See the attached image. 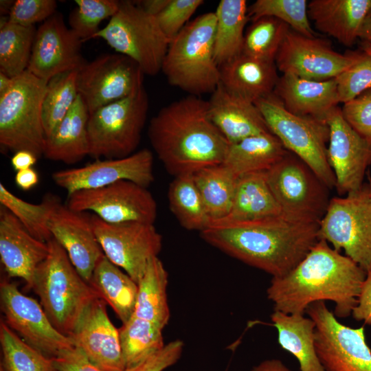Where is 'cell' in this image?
<instances>
[{"instance_id": "ffe728a7", "label": "cell", "mask_w": 371, "mask_h": 371, "mask_svg": "<svg viewBox=\"0 0 371 371\" xmlns=\"http://www.w3.org/2000/svg\"><path fill=\"white\" fill-rule=\"evenodd\" d=\"M82 41L68 28L60 13H55L36 30L27 70L49 81L53 77L79 69L85 63Z\"/></svg>"}, {"instance_id": "d6a6232c", "label": "cell", "mask_w": 371, "mask_h": 371, "mask_svg": "<svg viewBox=\"0 0 371 371\" xmlns=\"http://www.w3.org/2000/svg\"><path fill=\"white\" fill-rule=\"evenodd\" d=\"M168 273L158 256L150 260L138 283V293L132 316L163 329L168 324L170 313L168 302Z\"/></svg>"}, {"instance_id": "9c48e42d", "label": "cell", "mask_w": 371, "mask_h": 371, "mask_svg": "<svg viewBox=\"0 0 371 371\" xmlns=\"http://www.w3.org/2000/svg\"><path fill=\"white\" fill-rule=\"evenodd\" d=\"M148 97L144 86L132 95L89 115V155L95 159L122 158L134 153L145 125Z\"/></svg>"}, {"instance_id": "d6986e66", "label": "cell", "mask_w": 371, "mask_h": 371, "mask_svg": "<svg viewBox=\"0 0 371 371\" xmlns=\"http://www.w3.org/2000/svg\"><path fill=\"white\" fill-rule=\"evenodd\" d=\"M326 122L330 130L327 158L335 174V189L339 196L358 191L371 164V142L352 128L338 106L329 113Z\"/></svg>"}, {"instance_id": "5bb4252c", "label": "cell", "mask_w": 371, "mask_h": 371, "mask_svg": "<svg viewBox=\"0 0 371 371\" xmlns=\"http://www.w3.org/2000/svg\"><path fill=\"white\" fill-rule=\"evenodd\" d=\"M0 304L6 325L49 359H54L75 348L68 337L54 328L40 302L22 293L8 277L1 281Z\"/></svg>"}, {"instance_id": "681fc988", "label": "cell", "mask_w": 371, "mask_h": 371, "mask_svg": "<svg viewBox=\"0 0 371 371\" xmlns=\"http://www.w3.org/2000/svg\"><path fill=\"white\" fill-rule=\"evenodd\" d=\"M183 342L177 339L165 344L163 348L147 357L138 364L124 371H164L175 364L180 359Z\"/></svg>"}, {"instance_id": "ee69618b", "label": "cell", "mask_w": 371, "mask_h": 371, "mask_svg": "<svg viewBox=\"0 0 371 371\" xmlns=\"http://www.w3.org/2000/svg\"><path fill=\"white\" fill-rule=\"evenodd\" d=\"M76 7L69 16V24L82 41L94 38L100 23L117 12L120 1L116 0H76Z\"/></svg>"}, {"instance_id": "52a82bcc", "label": "cell", "mask_w": 371, "mask_h": 371, "mask_svg": "<svg viewBox=\"0 0 371 371\" xmlns=\"http://www.w3.org/2000/svg\"><path fill=\"white\" fill-rule=\"evenodd\" d=\"M255 104L284 148L308 165L330 190L335 188V174L327 158L330 137L327 122L290 113L273 93Z\"/></svg>"}, {"instance_id": "30bf717a", "label": "cell", "mask_w": 371, "mask_h": 371, "mask_svg": "<svg viewBox=\"0 0 371 371\" xmlns=\"http://www.w3.org/2000/svg\"><path fill=\"white\" fill-rule=\"evenodd\" d=\"M319 240L352 259L366 272L371 269V197L368 183L345 197L331 198L319 223Z\"/></svg>"}, {"instance_id": "7c38bea8", "label": "cell", "mask_w": 371, "mask_h": 371, "mask_svg": "<svg viewBox=\"0 0 371 371\" xmlns=\"http://www.w3.org/2000/svg\"><path fill=\"white\" fill-rule=\"evenodd\" d=\"M305 313L315 324V349L324 371H371L363 326L344 325L324 301L311 304Z\"/></svg>"}, {"instance_id": "60d3db41", "label": "cell", "mask_w": 371, "mask_h": 371, "mask_svg": "<svg viewBox=\"0 0 371 371\" xmlns=\"http://www.w3.org/2000/svg\"><path fill=\"white\" fill-rule=\"evenodd\" d=\"M1 361L5 371H60L41 352L23 341L5 323L0 322Z\"/></svg>"}, {"instance_id": "8fae6325", "label": "cell", "mask_w": 371, "mask_h": 371, "mask_svg": "<svg viewBox=\"0 0 371 371\" xmlns=\"http://www.w3.org/2000/svg\"><path fill=\"white\" fill-rule=\"evenodd\" d=\"M266 177L282 216L319 223L330 203V189L302 159L287 151Z\"/></svg>"}, {"instance_id": "2e32d148", "label": "cell", "mask_w": 371, "mask_h": 371, "mask_svg": "<svg viewBox=\"0 0 371 371\" xmlns=\"http://www.w3.org/2000/svg\"><path fill=\"white\" fill-rule=\"evenodd\" d=\"M144 74L131 58L120 54H102L78 69V91L89 112L137 91Z\"/></svg>"}, {"instance_id": "bcb514c9", "label": "cell", "mask_w": 371, "mask_h": 371, "mask_svg": "<svg viewBox=\"0 0 371 371\" xmlns=\"http://www.w3.org/2000/svg\"><path fill=\"white\" fill-rule=\"evenodd\" d=\"M202 0H170L155 17L164 34L171 41L203 3Z\"/></svg>"}, {"instance_id": "ab89813d", "label": "cell", "mask_w": 371, "mask_h": 371, "mask_svg": "<svg viewBox=\"0 0 371 371\" xmlns=\"http://www.w3.org/2000/svg\"><path fill=\"white\" fill-rule=\"evenodd\" d=\"M78 69L58 74L48 81L42 104L43 127L48 137L67 115L76 98Z\"/></svg>"}, {"instance_id": "f6af8a7d", "label": "cell", "mask_w": 371, "mask_h": 371, "mask_svg": "<svg viewBox=\"0 0 371 371\" xmlns=\"http://www.w3.org/2000/svg\"><path fill=\"white\" fill-rule=\"evenodd\" d=\"M335 80L339 102L344 104L371 89V55L362 50L358 60Z\"/></svg>"}, {"instance_id": "74e56055", "label": "cell", "mask_w": 371, "mask_h": 371, "mask_svg": "<svg viewBox=\"0 0 371 371\" xmlns=\"http://www.w3.org/2000/svg\"><path fill=\"white\" fill-rule=\"evenodd\" d=\"M125 369L134 366L165 346L163 329L131 316L118 328Z\"/></svg>"}, {"instance_id": "836d02e7", "label": "cell", "mask_w": 371, "mask_h": 371, "mask_svg": "<svg viewBox=\"0 0 371 371\" xmlns=\"http://www.w3.org/2000/svg\"><path fill=\"white\" fill-rule=\"evenodd\" d=\"M214 13V58L220 67L242 53L245 28L249 18L245 0H221Z\"/></svg>"}, {"instance_id": "484cf974", "label": "cell", "mask_w": 371, "mask_h": 371, "mask_svg": "<svg viewBox=\"0 0 371 371\" xmlns=\"http://www.w3.org/2000/svg\"><path fill=\"white\" fill-rule=\"evenodd\" d=\"M371 0H312L308 15L315 28L350 47L360 37Z\"/></svg>"}, {"instance_id": "83f0119b", "label": "cell", "mask_w": 371, "mask_h": 371, "mask_svg": "<svg viewBox=\"0 0 371 371\" xmlns=\"http://www.w3.org/2000/svg\"><path fill=\"white\" fill-rule=\"evenodd\" d=\"M89 117L87 106L78 94L67 115L46 138L44 156L50 160L73 164L89 155Z\"/></svg>"}, {"instance_id": "680465c9", "label": "cell", "mask_w": 371, "mask_h": 371, "mask_svg": "<svg viewBox=\"0 0 371 371\" xmlns=\"http://www.w3.org/2000/svg\"><path fill=\"white\" fill-rule=\"evenodd\" d=\"M13 78L0 72V95L5 93L12 86Z\"/></svg>"}, {"instance_id": "6125c7cd", "label": "cell", "mask_w": 371, "mask_h": 371, "mask_svg": "<svg viewBox=\"0 0 371 371\" xmlns=\"http://www.w3.org/2000/svg\"><path fill=\"white\" fill-rule=\"evenodd\" d=\"M0 371H5L2 366H0Z\"/></svg>"}, {"instance_id": "4dcf8cb0", "label": "cell", "mask_w": 371, "mask_h": 371, "mask_svg": "<svg viewBox=\"0 0 371 371\" xmlns=\"http://www.w3.org/2000/svg\"><path fill=\"white\" fill-rule=\"evenodd\" d=\"M89 284L114 311L122 324L132 316L138 284L104 254L98 261Z\"/></svg>"}, {"instance_id": "f907efd6", "label": "cell", "mask_w": 371, "mask_h": 371, "mask_svg": "<svg viewBox=\"0 0 371 371\" xmlns=\"http://www.w3.org/2000/svg\"><path fill=\"white\" fill-rule=\"evenodd\" d=\"M60 371H104L92 363L78 348L64 352L52 359Z\"/></svg>"}, {"instance_id": "f5cc1de1", "label": "cell", "mask_w": 371, "mask_h": 371, "mask_svg": "<svg viewBox=\"0 0 371 371\" xmlns=\"http://www.w3.org/2000/svg\"><path fill=\"white\" fill-rule=\"evenodd\" d=\"M38 174L32 168L16 171L14 177L16 185L23 191L32 189L38 184Z\"/></svg>"}, {"instance_id": "11a10c76", "label": "cell", "mask_w": 371, "mask_h": 371, "mask_svg": "<svg viewBox=\"0 0 371 371\" xmlns=\"http://www.w3.org/2000/svg\"><path fill=\"white\" fill-rule=\"evenodd\" d=\"M170 0H145L137 3L147 13L156 16L170 3Z\"/></svg>"}, {"instance_id": "9a60e30c", "label": "cell", "mask_w": 371, "mask_h": 371, "mask_svg": "<svg viewBox=\"0 0 371 371\" xmlns=\"http://www.w3.org/2000/svg\"><path fill=\"white\" fill-rule=\"evenodd\" d=\"M95 236L106 258L139 283L150 259L158 256L162 236L153 224L109 223L91 215Z\"/></svg>"}, {"instance_id": "3957f363", "label": "cell", "mask_w": 371, "mask_h": 371, "mask_svg": "<svg viewBox=\"0 0 371 371\" xmlns=\"http://www.w3.org/2000/svg\"><path fill=\"white\" fill-rule=\"evenodd\" d=\"M148 137L175 177L222 164L229 142L211 121L208 102L189 95L162 107L150 120Z\"/></svg>"}, {"instance_id": "7402d4cb", "label": "cell", "mask_w": 371, "mask_h": 371, "mask_svg": "<svg viewBox=\"0 0 371 371\" xmlns=\"http://www.w3.org/2000/svg\"><path fill=\"white\" fill-rule=\"evenodd\" d=\"M49 229L52 238L65 249L73 265L89 283L98 261L104 255L91 215L74 211L59 200L49 216Z\"/></svg>"}, {"instance_id": "f35d334b", "label": "cell", "mask_w": 371, "mask_h": 371, "mask_svg": "<svg viewBox=\"0 0 371 371\" xmlns=\"http://www.w3.org/2000/svg\"><path fill=\"white\" fill-rule=\"evenodd\" d=\"M59 198L47 194L38 204L29 203L12 193L0 183V203L10 211L34 237L47 243L52 238L49 229L52 211Z\"/></svg>"}, {"instance_id": "cb8c5ba5", "label": "cell", "mask_w": 371, "mask_h": 371, "mask_svg": "<svg viewBox=\"0 0 371 371\" xmlns=\"http://www.w3.org/2000/svg\"><path fill=\"white\" fill-rule=\"evenodd\" d=\"M207 102L211 121L229 144L271 133L255 103L231 93L221 83Z\"/></svg>"}, {"instance_id": "1f68e13d", "label": "cell", "mask_w": 371, "mask_h": 371, "mask_svg": "<svg viewBox=\"0 0 371 371\" xmlns=\"http://www.w3.org/2000/svg\"><path fill=\"white\" fill-rule=\"evenodd\" d=\"M271 133L261 134L229 144L222 164L236 177L267 172L287 153Z\"/></svg>"}, {"instance_id": "f546056e", "label": "cell", "mask_w": 371, "mask_h": 371, "mask_svg": "<svg viewBox=\"0 0 371 371\" xmlns=\"http://www.w3.org/2000/svg\"><path fill=\"white\" fill-rule=\"evenodd\" d=\"M271 320L277 329L280 346L297 359L300 371H324L316 352L315 324L312 319L274 311Z\"/></svg>"}, {"instance_id": "d4e9b609", "label": "cell", "mask_w": 371, "mask_h": 371, "mask_svg": "<svg viewBox=\"0 0 371 371\" xmlns=\"http://www.w3.org/2000/svg\"><path fill=\"white\" fill-rule=\"evenodd\" d=\"M273 94L290 113L326 122L339 103L335 78L312 80L282 74Z\"/></svg>"}, {"instance_id": "5b68a950", "label": "cell", "mask_w": 371, "mask_h": 371, "mask_svg": "<svg viewBox=\"0 0 371 371\" xmlns=\"http://www.w3.org/2000/svg\"><path fill=\"white\" fill-rule=\"evenodd\" d=\"M214 12L188 22L170 41L161 71L168 82L189 95L212 93L220 83V67L214 58Z\"/></svg>"}, {"instance_id": "b9f144b4", "label": "cell", "mask_w": 371, "mask_h": 371, "mask_svg": "<svg viewBox=\"0 0 371 371\" xmlns=\"http://www.w3.org/2000/svg\"><path fill=\"white\" fill-rule=\"evenodd\" d=\"M290 27L283 21L265 16L253 21L245 32L242 53L260 60L275 62Z\"/></svg>"}, {"instance_id": "7a4b0ae2", "label": "cell", "mask_w": 371, "mask_h": 371, "mask_svg": "<svg viewBox=\"0 0 371 371\" xmlns=\"http://www.w3.org/2000/svg\"><path fill=\"white\" fill-rule=\"evenodd\" d=\"M366 271L319 239L289 273L272 278L267 289L274 311L303 314L312 303L329 300L334 315L346 318L357 304Z\"/></svg>"}, {"instance_id": "e575fe53", "label": "cell", "mask_w": 371, "mask_h": 371, "mask_svg": "<svg viewBox=\"0 0 371 371\" xmlns=\"http://www.w3.org/2000/svg\"><path fill=\"white\" fill-rule=\"evenodd\" d=\"M192 175L210 223L225 218L232 207L238 177L222 164Z\"/></svg>"}, {"instance_id": "603a6c76", "label": "cell", "mask_w": 371, "mask_h": 371, "mask_svg": "<svg viewBox=\"0 0 371 371\" xmlns=\"http://www.w3.org/2000/svg\"><path fill=\"white\" fill-rule=\"evenodd\" d=\"M49 253L47 243L31 235L6 208H0V258L8 278H20L31 289L34 273Z\"/></svg>"}, {"instance_id": "d590c367", "label": "cell", "mask_w": 371, "mask_h": 371, "mask_svg": "<svg viewBox=\"0 0 371 371\" xmlns=\"http://www.w3.org/2000/svg\"><path fill=\"white\" fill-rule=\"evenodd\" d=\"M168 198L170 210L185 229L201 232L210 225L211 221L192 174L175 177L168 188Z\"/></svg>"}, {"instance_id": "e0dca14e", "label": "cell", "mask_w": 371, "mask_h": 371, "mask_svg": "<svg viewBox=\"0 0 371 371\" xmlns=\"http://www.w3.org/2000/svg\"><path fill=\"white\" fill-rule=\"evenodd\" d=\"M360 53L339 54L325 41L308 37L290 29L275 63L282 74L307 80H326L335 78L355 63Z\"/></svg>"}, {"instance_id": "f1b7e54d", "label": "cell", "mask_w": 371, "mask_h": 371, "mask_svg": "<svg viewBox=\"0 0 371 371\" xmlns=\"http://www.w3.org/2000/svg\"><path fill=\"white\" fill-rule=\"evenodd\" d=\"M280 215L281 210L269 186L266 172H257L238 177L231 211L218 221H249Z\"/></svg>"}, {"instance_id": "816d5d0a", "label": "cell", "mask_w": 371, "mask_h": 371, "mask_svg": "<svg viewBox=\"0 0 371 371\" xmlns=\"http://www.w3.org/2000/svg\"><path fill=\"white\" fill-rule=\"evenodd\" d=\"M351 315L355 320L363 321L365 324L371 325V269L366 272L357 304Z\"/></svg>"}, {"instance_id": "db71d44e", "label": "cell", "mask_w": 371, "mask_h": 371, "mask_svg": "<svg viewBox=\"0 0 371 371\" xmlns=\"http://www.w3.org/2000/svg\"><path fill=\"white\" fill-rule=\"evenodd\" d=\"M38 159L33 153L26 150H21L14 153L11 158V165L16 172L32 168Z\"/></svg>"}, {"instance_id": "91938a15", "label": "cell", "mask_w": 371, "mask_h": 371, "mask_svg": "<svg viewBox=\"0 0 371 371\" xmlns=\"http://www.w3.org/2000/svg\"><path fill=\"white\" fill-rule=\"evenodd\" d=\"M362 50L366 53L371 55V45L367 43L363 42L362 43Z\"/></svg>"}, {"instance_id": "7bdbcfd3", "label": "cell", "mask_w": 371, "mask_h": 371, "mask_svg": "<svg viewBox=\"0 0 371 371\" xmlns=\"http://www.w3.org/2000/svg\"><path fill=\"white\" fill-rule=\"evenodd\" d=\"M248 16L252 22L265 16L274 17L302 35L316 37L306 0H257L248 7Z\"/></svg>"}, {"instance_id": "c3c4849f", "label": "cell", "mask_w": 371, "mask_h": 371, "mask_svg": "<svg viewBox=\"0 0 371 371\" xmlns=\"http://www.w3.org/2000/svg\"><path fill=\"white\" fill-rule=\"evenodd\" d=\"M341 111L352 128L371 142V89L344 103Z\"/></svg>"}, {"instance_id": "6f0895ef", "label": "cell", "mask_w": 371, "mask_h": 371, "mask_svg": "<svg viewBox=\"0 0 371 371\" xmlns=\"http://www.w3.org/2000/svg\"><path fill=\"white\" fill-rule=\"evenodd\" d=\"M359 38L371 45V10L364 21Z\"/></svg>"}, {"instance_id": "9f6ffc18", "label": "cell", "mask_w": 371, "mask_h": 371, "mask_svg": "<svg viewBox=\"0 0 371 371\" xmlns=\"http://www.w3.org/2000/svg\"><path fill=\"white\" fill-rule=\"evenodd\" d=\"M251 371H293L282 361L276 359H267L254 366Z\"/></svg>"}, {"instance_id": "94428289", "label": "cell", "mask_w": 371, "mask_h": 371, "mask_svg": "<svg viewBox=\"0 0 371 371\" xmlns=\"http://www.w3.org/2000/svg\"><path fill=\"white\" fill-rule=\"evenodd\" d=\"M369 183H368V190H369V194L371 197V178L370 176H368Z\"/></svg>"}, {"instance_id": "4fadbf2b", "label": "cell", "mask_w": 371, "mask_h": 371, "mask_svg": "<svg viewBox=\"0 0 371 371\" xmlns=\"http://www.w3.org/2000/svg\"><path fill=\"white\" fill-rule=\"evenodd\" d=\"M66 205L76 212H93L103 221L113 224H153L157 214V203L147 188L126 180L74 192L67 195Z\"/></svg>"}, {"instance_id": "ba28073f", "label": "cell", "mask_w": 371, "mask_h": 371, "mask_svg": "<svg viewBox=\"0 0 371 371\" xmlns=\"http://www.w3.org/2000/svg\"><path fill=\"white\" fill-rule=\"evenodd\" d=\"M94 38H102L118 54L133 60L148 76L161 71L170 42L156 17L131 1H120L117 12Z\"/></svg>"}, {"instance_id": "8d00e7d4", "label": "cell", "mask_w": 371, "mask_h": 371, "mask_svg": "<svg viewBox=\"0 0 371 371\" xmlns=\"http://www.w3.org/2000/svg\"><path fill=\"white\" fill-rule=\"evenodd\" d=\"M36 30L8 21L3 16L0 25V72L15 78L27 70Z\"/></svg>"}, {"instance_id": "277c9868", "label": "cell", "mask_w": 371, "mask_h": 371, "mask_svg": "<svg viewBox=\"0 0 371 371\" xmlns=\"http://www.w3.org/2000/svg\"><path fill=\"white\" fill-rule=\"evenodd\" d=\"M47 243L48 255L36 268L31 289L54 328L69 337L87 307L99 296L80 275L65 249L54 238Z\"/></svg>"}, {"instance_id": "8992f818", "label": "cell", "mask_w": 371, "mask_h": 371, "mask_svg": "<svg viewBox=\"0 0 371 371\" xmlns=\"http://www.w3.org/2000/svg\"><path fill=\"white\" fill-rule=\"evenodd\" d=\"M48 81L27 70L13 78L10 88L0 95V144L14 153L26 150L44 155L46 135L42 104Z\"/></svg>"}, {"instance_id": "7dc6e473", "label": "cell", "mask_w": 371, "mask_h": 371, "mask_svg": "<svg viewBox=\"0 0 371 371\" xmlns=\"http://www.w3.org/2000/svg\"><path fill=\"white\" fill-rule=\"evenodd\" d=\"M56 8L55 0H16L8 15V21L23 26H34L54 15Z\"/></svg>"}, {"instance_id": "ac0fdd59", "label": "cell", "mask_w": 371, "mask_h": 371, "mask_svg": "<svg viewBox=\"0 0 371 371\" xmlns=\"http://www.w3.org/2000/svg\"><path fill=\"white\" fill-rule=\"evenodd\" d=\"M153 160L152 152L143 148L125 157L98 159L81 167L58 170L52 173V179L67 195L122 180L147 188L154 181Z\"/></svg>"}, {"instance_id": "6da1fadb", "label": "cell", "mask_w": 371, "mask_h": 371, "mask_svg": "<svg viewBox=\"0 0 371 371\" xmlns=\"http://www.w3.org/2000/svg\"><path fill=\"white\" fill-rule=\"evenodd\" d=\"M319 223L282 215L249 221H212L200 232L208 244L272 278L292 271L319 240Z\"/></svg>"}, {"instance_id": "4316f807", "label": "cell", "mask_w": 371, "mask_h": 371, "mask_svg": "<svg viewBox=\"0 0 371 371\" xmlns=\"http://www.w3.org/2000/svg\"><path fill=\"white\" fill-rule=\"evenodd\" d=\"M275 62L241 53L220 67V83L231 93L255 103L273 93L280 76Z\"/></svg>"}, {"instance_id": "44dd1931", "label": "cell", "mask_w": 371, "mask_h": 371, "mask_svg": "<svg viewBox=\"0 0 371 371\" xmlns=\"http://www.w3.org/2000/svg\"><path fill=\"white\" fill-rule=\"evenodd\" d=\"M106 303L95 299L87 307L69 338L104 371H124L119 330L111 322Z\"/></svg>"}]
</instances>
